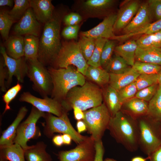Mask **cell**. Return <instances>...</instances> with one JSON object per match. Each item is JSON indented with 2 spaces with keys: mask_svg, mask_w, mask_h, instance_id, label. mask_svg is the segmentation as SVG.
Segmentation results:
<instances>
[{
  "mask_svg": "<svg viewBox=\"0 0 161 161\" xmlns=\"http://www.w3.org/2000/svg\"><path fill=\"white\" fill-rule=\"evenodd\" d=\"M13 1L12 0H0V6H7L11 7L13 4Z\"/></svg>",
  "mask_w": 161,
  "mask_h": 161,
  "instance_id": "obj_56",
  "label": "cell"
},
{
  "mask_svg": "<svg viewBox=\"0 0 161 161\" xmlns=\"http://www.w3.org/2000/svg\"><path fill=\"white\" fill-rule=\"evenodd\" d=\"M103 92L97 85L86 82L82 86L71 89L61 102L64 111L77 107L83 111L98 106L102 103Z\"/></svg>",
  "mask_w": 161,
  "mask_h": 161,
  "instance_id": "obj_2",
  "label": "cell"
},
{
  "mask_svg": "<svg viewBox=\"0 0 161 161\" xmlns=\"http://www.w3.org/2000/svg\"><path fill=\"white\" fill-rule=\"evenodd\" d=\"M22 88L21 85L18 82L15 85L6 91L2 96L3 100L5 104V108L3 114L7 111L10 109L9 105L10 103L15 98Z\"/></svg>",
  "mask_w": 161,
  "mask_h": 161,
  "instance_id": "obj_42",
  "label": "cell"
},
{
  "mask_svg": "<svg viewBox=\"0 0 161 161\" xmlns=\"http://www.w3.org/2000/svg\"><path fill=\"white\" fill-rule=\"evenodd\" d=\"M67 112L64 111L59 117L53 114L45 113L44 117L45 122L44 124V134L47 137L54 136V133H59L67 134L72 137V140L78 144L87 137L81 135L75 130L70 122Z\"/></svg>",
  "mask_w": 161,
  "mask_h": 161,
  "instance_id": "obj_8",
  "label": "cell"
},
{
  "mask_svg": "<svg viewBox=\"0 0 161 161\" xmlns=\"http://www.w3.org/2000/svg\"><path fill=\"white\" fill-rule=\"evenodd\" d=\"M47 69L53 84L51 97L61 103L71 89L76 86H82L86 82L84 75L70 66L66 68Z\"/></svg>",
  "mask_w": 161,
  "mask_h": 161,
  "instance_id": "obj_4",
  "label": "cell"
},
{
  "mask_svg": "<svg viewBox=\"0 0 161 161\" xmlns=\"http://www.w3.org/2000/svg\"><path fill=\"white\" fill-rule=\"evenodd\" d=\"M141 4L138 0H128L123 2L117 14L114 32L123 30L135 15Z\"/></svg>",
  "mask_w": 161,
  "mask_h": 161,
  "instance_id": "obj_14",
  "label": "cell"
},
{
  "mask_svg": "<svg viewBox=\"0 0 161 161\" xmlns=\"http://www.w3.org/2000/svg\"><path fill=\"white\" fill-rule=\"evenodd\" d=\"M7 54L10 57L17 59L24 56V38L16 35L9 37L6 40Z\"/></svg>",
  "mask_w": 161,
  "mask_h": 161,
  "instance_id": "obj_27",
  "label": "cell"
},
{
  "mask_svg": "<svg viewBox=\"0 0 161 161\" xmlns=\"http://www.w3.org/2000/svg\"><path fill=\"white\" fill-rule=\"evenodd\" d=\"M45 114V113L32 106L28 117L18 126L14 143L20 145L24 150L27 148L29 146L27 143L30 140L37 139L41 136L39 129L36 124L38 120L44 118Z\"/></svg>",
  "mask_w": 161,
  "mask_h": 161,
  "instance_id": "obj_10",
  "label": "cell"
},
{
  "mask_svg": "<svg viewBox=\"0 0 161 161\" xmlns=\"http://www.w3.org/2000/svg\"><path fill=\"white\" fill-rule=\"evenodd\" d=\"M53 143L56 146H61L64 144L62 135L54 136L52 139Z\"/></svg>",
  "mask_w": 161,
  "mask_h": 161,
  "instance_id": "obj_53",
  "label": "cell"
},
{
  "mask_svg": "<svg viewBox=\"0 0 161 161\" xmlns=\"http://www.w3.org/2000/svg\"><path fill=\"white\" fill-rule=\"evenodd\" d=\"M107 129L116 142L127 150L133 152L137 150L139 130L137 120L120 111L111 117Z\"/></svg>",
  "mask_w": 161,
  "mask_h": 161,
  "instance_id": "obj_1",
  "label": "cell"
},
{
  "mask_svg": "<svg viewBox=\"0 0 161 161\" xmlns=\"http://www.w3.org/2000/svg\"><path fill=\"white\" fill-rule=\"evenodd\" d=\"M77 131L80 133L87 131L86 125L83 120H78L76 123Z\"/></svg>",
  "mask_w": 161,
  "mask_h": 161,
  "instance_id": "obj_52",
  "label": "cell"
},
{
  "mask_svg": "<svg viewBox=\"0 0 161 161\" xmlns=\"http://www.w3.org/2000/svg\"><path fill=\"white\" fill-rule=\"evenodd\" d=\"M161 30V19L150 23L142 28L131 33L115 35L112 39L120 41H127L136 36L154 33Z\"/></svg>",
  "mask_w": 161,
  "mask_h": 161,
  "instance_id": "obj_28",
  "label": "cell"
},
{
  "mask_svg": "<svg viewBox=\"0 0 161 161\" xmlns=\"http://www.w3.org/2000/svg\"><path fill=\"white\" fill-rule=\"evenodd\" d=\"M24 57L27 60L38 59L39 40L38 38L27 35L24 37Z\"/></svg>",
  "mask_w": 161,
  "mask_h": 161,
  "instance_id": "obj_30",
  "label": "cell"
},
{
  "mask_svg": "<svg viewBox=\"0 0 161 161\" xmlns=\"http://www.w3.org/2000/svg\"><path fill=\"white\" fill-rule=\"evenodd\" d=\"M108 40L103 38H99L95 39L94 50L91 57L87 61L89 65L95 67L101 66L100 61L102 50Z\"/></svg>",
  "mask_w": 161,
  "mask_h": 161,
  "instance_id": "obj_34",
  "label": "cell"
},
{
  "mask_svg": "<svg viewBox=\"0 0 161 161\" xmlns=\"http://www.w3.org/2000/svg\"><path fill=\"white\" fill-rule=\"evenodd\" d=\"M152 22L147 1L141 3L137 13L129 23L123 30V34L134 32Z\"/></svg>",
  "mask_w": 161,
  "mask_h": 161,
  "instance_id": "obj_18",
  "label": "cell"
},
{
  "mask_svg": "<svg viewBox=\"0 0 161 161\" xmlns=\"http://www.w3.org/2000/svg\"><path fill=\"white\" fill-rule=\"evenodd\" d=\"M62 136L64 144L67 145H70L72 140L71 136L67 134H64Z\"/></svg>",
  "mask_w": 161,
  "mask_h": 161,
  "instance_id": "obj_55",
  "label": "cell"
},
{
  "mask_svg": "<svg viewBox=\"0 0 161 161\" xmlns=\"http://www.w3.org/2000/svg\"><path fill=\"white\" fill-rule=\"evenodd\" d=\"M139 147L149 156L161 143V122L155 121L148 115L137 120Z\"/></svg>",
  "mask_w": 161,
  "mask_h": 161,
  "instance_id": "obj_5",
  "label": "cell"
},
{
  "mask_svg": "<svg viewBox=\"0 0 161 161\" xmlns=\"http://www.w3.org/2000/svg\"><path fill=\"white\" fill-rule=\"evenodd\" d=\"M147 115L155 121L161 122V86L159 85L155 95L148 103Z\"/></svg>",
  "mask_w": 161,
  "mask_h": 161,
  "instance_id": "obj_31",
  "label": "cell"
},
{
  "mask_svg": "<svg viewBox=\"0 0 161 161\" xmlns=\"http://www.w3.org/2000/svg\"><path fill=\"white\" fill-rule=\"evenodd\" d=\"M82 18L78 13H72L64 17V21L67 26L77 25L81 21Z\"/></svg>",
  "mask_w": 161,
  "mask_h": 161,
  "instance_id": "obj_48",
  "label": "cell"
},
{
  "mask_svg": "<svg viewBox=\"0 0 161 161\" xmlns=\"http://www.w3.org/2000/svg\"><path fill=\"white\" fill-rule=\"evenodd\" d=\"M137 91L135 82L117 91L120 100L122 104L128 100L135 97Z\"/></svg>",
  "mask_w": 161,
  "mask_h": 161,
  "instance_id": "obj_41",
  "label": "cell"
},
{
  "mask_svg": "<svg viewBox=\"0 0 161 161\" xmlns=\"http://www.w3.org/2000/svg\"><path fill=\"white\" fill-rule=\"evenodd\" d=\"M81 51L87 62L91 57L95 47V39L81 36L79 41Z\"/></svg>",
  "mask_w": 161,
  "mask_h": 161,
  "instance_id": "obj_37",
  "label": "cell"
},
{
  "mask_svg": "<svg viewBox=\"0 0 161 161\" xmlns=\"http://www.w3.org/2000/svg\"><path fill=\"white\" fill-rule=\"evenodd\" d=\"M13 8L8 14L14 20L20 19L30 7L29 0H15Z\"/></svg>",
  "mask_w": 161,
  "mask_h": 161,
  "instance_id": "obj_35",
  "label": "cell"
},
{
  "mask_svg": "<svg viewBox=\"0 0 161 161\" xmlns=\"http://www.w3.org/2000/svg\"><path fill=\"white\" fill-rule=\"evenodd\" d=\"M8 76V69L5 64L3 58L1 55L0 58V90L2 92H6L5 80V79H7Z\"/></svg>",
  "mask_w": 161,
  "mask_h": 161,
  "instance_id": "obj_46",
  "label": "cell"
},
{
  "mask_svg": "<svg viewBox=\"0 0 161 161\" xmlns=\"http://www.w3.org/2000/svg\"><path fill=\"white\" fill-rule=\"evenodd\" d=\"M27 112L28 109L25 106L21 107L13 121L3 132L0 138V147L9 146L14 143L17 129Z\"/></svg>",
  "mask_w": 161,
  "mask_h": 161,
  "instance_id": "obj_20",
  "label": "cell"
},
{
  "mask_svg": "<svg viewBox=\"0 0 161 161\" xmlns=\"http://www.w3.org/2000/svg\"><path fill=\"white\" fill-rule=\"evenodd\" d=\"M79 30V27L78 25L67 26L63 30L62 35L66 39H76L78 36Z\"/></svg>",
  "mask_w": 161,
  "mask_h": 161,
  "instance_id": "obj_47",
  "label": "cell"
},
{
  "mask_svg": "<svg viewBox=\"0 0 161 161\" xmlns=\"http://www.w3.org/2000/svg\"><path fill=\"white\" fill-rule=\"evenodd\" d=\"M137 47L136 40H129L116 46L114 51L115 54L121 57L132 67L135 61V53Z\"/></svg>",
  "mask_w": 161,
  "mask_h": 161,
  "instance_id": "obj_24",
  "label": "cell"
},
{
  "mask_svg": "<svg viewBox=\"0 0 161 161\" xmlns=\"http://www.w3.org/2000/svg\"><path fill=\"white\" fill-rule=\"evenodd\" d=\"M158 86L157 83L138 91L135 97L149 102L155 95Z\"/></svg>",
  "mask_w": 161,
  "mask_h": 161,
  "instance_id": "obj_44",
  "label": "cell"
},
{
  "mask_svg": "<svg viewBox=\"0 0 161 161\" xmlns=\"http://www.w3.org/2000/svg\"><path fill=\"white\" fill-rule=\"evenodd\" d=\"M55 68H66L71 65L85 76L89 66L81 52L78 42H67L62 46L53 62Z\"/></svg>",
  "mask_w": 161,
  "mask_h": 161,
  "instance_id": "obj_6",
  "label": "cell"
},
{
  "mask_svg": "<svg viewBox=\"0 0 161 161\" xmlns=\"http://www.w3.org/2000/svg\"><path fill=\"white\" fill-rule=\"evenodd\" d=\"M147 2L152 22L161 19V0H148Z\"/></svg>",
  "mask_w": 161,
  "mask_h": 161,
  "instance_id": "obj_43",
  "label": "cell"
},
{
  "mask_svg": "<svg viewBox=\"0 0 161 161\" xmlns=\"http://www.w3.org/2000/svg\"><path fill=\"white\" fill-rule=\"evenodd\" d=\"M132 68L141 74H157L161 70V66L151 63L136 61Z\"/></svg>",
  "mask_w": 161,
  "mask_h": 161,
  "instance_id": "obj_36",
  "label": "cell"
},
{
  "mask_svg": "<svg viewBox=\"0 0 161 161\" xmlns=\"http://www.w3.org/2000/svg\"><path fill=\"white\" fill-rule=\"evenodd\" d=\"M148 103L134 97L122 104L120 111L137 120L139 118L147 114Z\"/></svg>",
  "mask_w": 161,
  "mask_h": 161,
  "instance_id": "obj_17",
  "label": "cell"
},
{
  "mask_svg": "<svg viewBox=\"0 0 161 161\" xmlns=\"http://www.w3.org/2000/svg\"><path fill=\"white\" fill-rule=\"evenodd\" d=\"M27 76L33 83V89L43 98L51 95L53 84L48 69L38 59L27 60Z\"/></svg>",
  "mask_w": 161,
  "mask_h": 161,
  "instance_id": "obj_9",
  "label": "cell"
},
{
  "mask_svg": "<svg viewBox=\"0 0 161 161\" xmlns=\"http://www.w3.org/2000/svg\"><path fill=\"white\" fill-rule=\"evenodd\" d=\"M89 79L97 84L103 86L109 83V73L100 67L89 66L85 75Z\"/></svg>",
  "mask_w": 161,
  "mask_h": 161,
  "instance_id": "obj_29",
  "label": "cell"
},
{
  "mask_svg": "<svg viewBox=\"0 0 161 161\" xmlns=\"http://www.w3.org/2000/svg\"><path fill=\"white\" fill-rule=\"evenodd\" d=\"M0 52L8 69V76L5 83L6 88L10 86L13 76L16 78L18 82L23 83L28 69L27 60L24 56L17 59L10 57L2 45L0 46Z\"/></svg>",
  "mask_w": 161,
  "mask_h": 161,
  "instance_id": "obj_12",
  "label": "cell"
},
{
  "mask_svg": "<svg viewBox=\"0 0 161 161\" xmlns=\"http://www.w3.org/2000/svg\"><path fill=\"white\" fill-rule=\"evenodd\" d=\"M135 82L138 91L140 90L151 86L158 83L157 75V74L140 75Z\"/></svg>",
  "mask_w": 161,
  "mask_h": 161,
  "instance_id": "obj_40",
  "label": "cell"
},
{
  "mask_svg": "<svg viewBox=\"0 0 161 161\" xmlns=\"http://www.w3.org/2000/svg\"><path fill=\"white\" fill-rule=\"evenodd\" d=\"M29 2L30 7L38 21L45 24L52 18L54 7L51 0H30Z\"/></svg>",
  "mask_w": 161,
  "mask_h": 161,
  "instance_id": "obj_19",
  "label": "cell"
},
{
  "mask_svg": "<svg viewBox=\"0 0 161 161\" xmlns=\"http://www.w3.org/2000/svg\"><path fill=\"white\" fill-rule=\"evenodd\" d=\"M140 75L132 67L123 73L118 74L110 73L109 85L118 91L135 82Z\"/></svg>",
  "mask_w": 161,
  "mask_h": 161,
  "instance_id": "obj_21",
  "label": "cell"
},
{
  "mask_svg": "<svg viewBox=\"0 0 161 161\" xmlns=\"http://www.w3.org/2000/svg\"><path fill=\"white\" fill-rule=\"evenodd\" d=\"M139 37L136 40L138 47L147 48L154 47L155 40L154 33L144 35Z\"/></svg>",
  "mask_w": 161,
  "mask_h": 161,
  "instance_id": "obj_45",
  "label": "cell"
},
{
  "mask_svg": "<svg viewBox=\"0 0 161 161\" xmlns=\"http://www.w3.org/2000/svg\"><path fill=\"white\" fill-rule=\"evenodd\" d=\"M47 145L42 141L29 146L24 150L26 161H52L51 155L46 151Z\"/></svg>",
  "mask_w": 161,
  "mask_h": 161,
  "instance_id": "obj_22",
  "label": "cell"
},
{
  "mask_svg": "<svg viewBox=\"0 0 161 161\" xmlns=\"http://www.w3.org/2000/svg\"><path fill=\"white\" fill-rule=\"evenodd\" d=\"M95 151V141L90 136L75 148L59 151L57 156L59 161H93Z\"/></svg>",
  "mask_w": 161,
  "mask_h": 161,
  "instance_id": "obj_11",
  "label": "cell"
},
{
  "mask_svg": "<svg viewBox=\"0 0 161 161\" xmlns=\"http://www.w3.org/2000/svg\"><path fill=\"white\" fill-rule=\"evenodd\" d=\"M73 109L75 118L78 121L83 120L84 117L83 111L76 107H73Z\"/></svg>",
  "mask_w": 161,
  "mask_h": 161,
  "instance_id": "obj_51",
  "label": "cell"
},
{
  "mask_svg": "<svg viewBox=\"0 0 161 161\" xmlns=\"http://www.w3.org/2000/svg\"><path fill=\"white\" fill-rule=\"evenodd\" d=\"M157 81L159 85L161 86V70L157 73Z\"/></svg>",
  "mask_w": 161,
  "mask_h": 161,
  "instance_id": "obj_58",
  "label": "cell"
},
{
  "mask_svg": "<svg viewBox=\"0 0 161 161\" xmlns=\"http://www.w3.org/2000/svg\"><path fill=\"white\" fill-rule=\"evenodd\" d=\"M148 159V157L145 158L140 157H136L133 158L131 161H146Z\"/></svg>",
  "mask_w": 161,
  "mask_h": 161,
  "instance_id": "obj_57",
  "label": "cell"
},
{
  "mask_svg": "<svg viewBox=\"0 0 161 161\" xmlns=\"http://www.w3.org/2000/svg\"><path fill=\"white\" fill-rule=\"evenodd\" d=\"M8 11L1 10L0 11V32L2 38L7 40L14 20L10 16Z\"/></svg>",
  "mask_w": 161,
  "mask_h": 161,
  "instance_id": "obj_38",
  "label": "cell"
},
{
  "mask_svg": "<svg viewBox=\"0 0 161 161\" xmlns=\"http://www.w3.org/2000/svg\"><path fill=\"white\" fill-rule=\"evenodd\" d=\"M40 27V24L32 9L30 7L15 25L14 31L17 35H31L37 37Z\"/></svg>",
  "mask_w": 161,
  "mask_h": 161,
  "instance_id": "obj_16",
  "label": "cell"
},
{
  "mask_svg": "<svg viewBox=\"0 0 161 161\" xmlns=\"http://www.w3.org/2000/svg\"><path fill=\"white\" fill-rule=\"evenodd\" d=\"M114 2L112 0H88L84 3L83 6L88 12L98 13L110 8Z\"/></svg>",
  "mask_w": 161,
  "mask_h": 161,
  "instance_id": "obj_33",
  "label": "cell"
},
{
  "mask_svg": "<svg viewBox=\"0 0 161 161\" xmlns=\"http://www.w3.org/2000/svg\"><path fill=\"white\" fill-rule=\"evenodd\" d=\"M155 37L154 47H161V30L154 33Z\"/></svg>",
  "mask_w": 161,
  "mask_h": 161,
  "instance_id": "obj_54",
  "label": "cell"
},
{
  "mask_svg": "<svg viewBox=\"0 0 161 161\" xmlns=\"http://www.w3.org/2000/svg\"><path fill=\"white\" fill-rule=\"evenodd\" d=\"M131 67L123 58L115 54L104 69L109 74H118L125 72Z\"/></svg>",
  "mask_w": 161,
  "mask_h": 161,
  "instance_id": "obj_32",
  "label": "cell"
},
{
  "mask_svg": "<svg viewBox=\"0 0 161 161\" xmlns=\"http://www.w3.org/2000/svg\"><path fill=\"white\" fill-rule=\"evenodd\" d=\"M87 131L95 141L102 140L111 117L104 103L100 105L83 111Z\"/></svg>",
  "mask_w": 161,
  "mask_h": 161,
  "instance_id": "obj_7",
  "label": "cell"
},
{
  "mask_svg": "<svg viewBox=\"0 0 161 161\" xmlns=\"http://www.w3.org/2000/svg\"><path fill=\"white\" fill-rule=\"evenodd\" d=\"M148 157L149 161H161V143Z\"/></svg>",
  "mask_w": 161,
  "mask_h": 161,
  "instance_id": "obj_50",
  "label": "cell"
},
{
  "mask_svg": "<svg viewBox=\"0 0 161 161\" xmlns=\"http://www.w3.org/2000/svg\"><path fill=\"white\" fill-rule=\"evenodd\" d=\"M136 61L161 66V47L141 48L138 47L135 53Z\"/></svg>",
  "mask_w": 161,
  "mask_h": 161,
  "instance_id": "obj_23",
  "label": "cell"
},
{
  "mask_svg": "<svg viewBox=\"0 0 161 161\" xmlns=\"http://www.w3.org/2000/svg\"><path fill=\"white\" fill-rule=\"evenodd\" d=\"M117 18V14H112L106 17L103 20L92 29L81 32V35L95 39L103 38L112 39L115 35L114 27Z\"/></svg>",
  "mask_w": 161,
  "mask_h": 161,
  "instance_id": "obj_15",
  "label": "cell"
},
{
  "mask_svg": "<svg viewBox=\"0 0 161 161\" xmlns=\"http://www.w3.org/2000/svg\"><path fill=\"white\" fill-rule=\"evenodd\" d=\"M95 150L93 161H103L104 149L102 140L95 141Z\"/></svg>",
  "mask_w": 161,
  "mask_h": 161,
  "instance_id": "obj_49",
  "label": "cell"
},
{
  "mask_svg": "<svg viewBox=\"0 0 161 161\" xmlns=\"http://www.w3.org/2000/svg\"><path fill=\"white\" fill-rule=\"evenodd\" d=\"M61 23L60 18L54 15L52 18L45 24L39 41L38 59L45 66L53 63L61 47Z\"/></svg>",
  "mask_w": 161,
  "mask_h": 161,
  "instance_id": "obj_3",
  "label": "cell"
},
{
  "mask_svg": "<svg viewBox=\"0 0 161 161\" xmlns=\"http://www.w3.org/2000/svg\"><path fill=\"white\" fill-rule=\"evenodd\" d=\"M104 102L111 117L120 111L122 104L120 102L117 91L109 85L103 92Z\"/></svg>",
  "mask_w": 161,
  "mask_h": 161,
  "instance_id": "obj_25",
  "label": "cell"
},
{
  "mask_svg": "<svg viewBox=\"0 0 161 161\" xmlns=\"http://www.w3.org/2000/svg\"><path fill=\"white\" fill-rule=\"evenodd\" d=\"M103 161H117V160L110 158H106Z\"/></svg>",
  "mask_w": 161,
  "mask_h": 161,
  "instance_id": "obj_59",
  "label": "cell"
},
{
  "mask_svg": "<svg viewBox=\"0 0 161 161\" xmlns=\"http://www.w3.org/2000/svg\"><path fill=\"white\" fill-rule=\"evenodd\" d=\"M115 47V40L109 39L106 43L102 50L100 61L101 66L104 69L112 58Z\"/></svg>",
  "mask_w": 161,
  "mask_h": 161,
  "instance_id": "obj_39",
  "label": "cell"
},
{
  "mask_svg": "<svg viewBox=\"0 0 161 161\" xmlns=\"http://www.w3.org/2000/svg\"><path fill=\"white\" fill-rule=\"evenodd\" d=\"M0 161H26L24 150L17 143L0 147Z\"/></svg>",
  "mask_w": 161,
  "mask_h": 161,
  "instance_id": "obj_26",
  "label": "cell"
},
{
  "mask_svg": "<svg viewBox=\"0 0 161 161\" xmlns=\"http://www.w3.org/2000/svg\"><path fill=\"white\" fill-rule=\"evenodd\" d=\"M19 100L21 102L30 103L39 111L49 113L59 117L64 111L61 103L56 99L49 97H38L28 92H24L20 96Z\"/></svg>",
  "mask_w": 161,
  "mask_h": 161,
  "instance_id": "obj_13",
  "label": "cell"
}]
</instances>
